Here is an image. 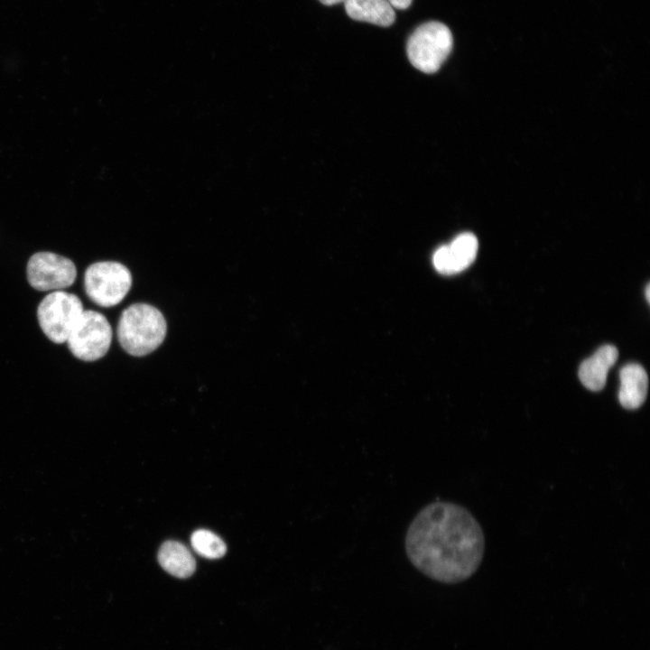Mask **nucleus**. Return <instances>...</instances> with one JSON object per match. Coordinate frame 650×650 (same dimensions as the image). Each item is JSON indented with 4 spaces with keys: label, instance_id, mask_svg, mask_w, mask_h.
<instances>
[{
    "label": "nucleus",
    "instance_id": "obj_1",
    "mask_svg": "<svg viewBox=\"0 0 650 650\" xmlns=\"http://www.w3.org/2000/svg\"><path fill=\"white\" fill-rule=\"evenodd\" d=\"M404 545L409 561L419 571L436 581L453 584L476 572L483 559L485 537L467 508L438 501L415 515Z\"/></svg>",
    "mask_w": 650,
    "mask_h": 650
},
{
    "label": "nucleus",
    "instance_id": "obj_2",
    "mask_svg": "<svg viewBox=\"0 0 650 650\" xmlns=\"http://www.w3.org/2000/svg\"><path fill=\"white\" fill-rule=\"evenodd\" d=\"M116 331L125 351L142 357L154 351L162 343L167 324L157 308L147 303H134L123 311Z\"/></svg>",
    "mask_w": 650,
    "mask_h": 650
},
{
    "label": "nucleus",
    "instance_id": "obj_3",
    "mask_svg": "<svg viewBox=\"0 0 650 650\" xmlns=\"http://www.w3.org/2000/svg\"><path fill=\"white\" fill-rule=\"evenodd\" d=\"M453 38L440 22L421 24L407 41L406 52L412 65L425 73L436 72L451 51Z\"/></svg>",
    "mask_w": 650,
    "mask_h": 650
},
{
    "label": "nucleus",
    "instance_id": "obj_4",
    "mask_svg": "<svg viewBox=\"0 0 650 650\" xmlns=\"http://www.w3.org/2000/svg\"><path fill=\"white\" fill-rule=\"evenodd\" d=\"M132 285V275L124 265L114 261L90 265L84 274L88 298L101 307H112L123 301Z\"/></svg>",
    "mask_w": 650,
    "mask_h": 650
},
{
    "label": "nucleus",
    "instance_id": "obj_5",
    "mask_svg": "<svg viewBox=\"0 0 650 650\" xmlns=\"http://www.w3.org/2000/svg\"><path fill=\"white\" fill-rule=\"evenodd\" d=\"M83 311V304L76 294L60 290L42 300L37 318L48 339L60 344L67 340Z\"/></svg>",
    "mask_w": 650,
    "mask_h": 650
},
{
    "label": "nucleus",
    "instance_id": "obj_6",
    "mask_svg": "<svg viewBox=\"0 0 650 650\" xmlns=\"http://www.w3.org/2000/svg\"><path fill=\"white\" fill-rule=\"evenodd\" d=\"M112 335L107 318L96 311L87 310L83 311L66 342L77 358L95 361L108 351Z\"/></svg>",
    "mask_w": 650,
    "mask_h": 650
},
{
    "label": "nucleus",
    "instance_id": "obj_7",
    "mask_svg": "<svg viewBox=\"0 0 650 650\" xmlns=\"http://www.w3.org/2000/svg\"><path fill=\"white\" fill-rule=\"evenodd\" d=\"M77 276L74 263L51 252H38L27 264V279L38 291H60L73 284Z\"/></svg>",
    "mask_w": 650,
    "mask_h": 650
},
{
    "label": "nucleus",
    "instance_id": "obj_8",
    "mask_svg": "<svg viewBox=\"0 0 650 650\" xmlns=\"http://www.w3.org/2000/svg\"><path fill=\"white\" fill-rule=\"evenodd\" d=\"M478 243L472 233H462L450 245L440 246L433 255L435 269L443 274H454L465 270L475 260Z\"/></svg>",
    "mask_w": 650,
    "mask_h": 650
},
{
    "label": "nucleus",
    "instance_id": "obj_9",
    "mask_svg": "<svg viewBox=\"0 0 650 650\" xmlns=\"http://www.w3.org/2000/svg\"><path fill=\"white\" fill-rule=\"evenodd\" d=\"M618 357V351L615 346L604 345L585 359L579 369V377L583 385L591 391L601 390L605 386L608 372Z\"/></svg>",
    "mask_w": 650,
    "mask_h": 650
},
{
    "label": "nucleus",
    "instance_id": "obj_10",
    "mask_svg": "<svg viewBox=\"0 0 650 650\" xmlns=\"http://www.w3.org/2000/svg\"><path fill=\"white\" fill-rule=\"evenodd\" d=\"M619 378L620 404L627 410L639 408L647 395L648 377L645 370L638 364H627L620 370Z\"/></svg>",
    "mask_w": 650,
    "mask_h": 650
},
{
    "label": "nucleus",
    "instance_id": "obj_11",
    "mask_svg": "<svg viewBox=\"0 0 650 650\" xmlns=\"http://www.w3.org/2000/svg\"><path fill=\"white\" fill-rule=\"evenodd\" d=\"M348 15L360 22L387 27L394 23L395 13L387 0H345Z\"/></svg>",
    "mask_w": 650,
    "mask_h": 650
},
{
    "label": "nucleus",
    "instance_id": "obj_12",
    "mask_svg": "<svg viewBox=\"0 0 650 650\" xmlns=\"http://www.w3.org/2000/svg\"><path fill=\"white\" fill-rule=\"evenodd\" d=\"M160 565L177 578H188L196 569V562L189 549L176 541L162 543L158 552Z\"/></svg>",
    "mask_w": 650,
    "mask_h": 650
},
{
    "label": "nucleus",
    "instance_id": "obj_13",
    "mask_svg": "<svg viewBox=\"0 0 650 650\" xmlns=\"http://www.w3.org/2000/svg\"><path fill=\"white\" fill-rule=\"evenodd\" d=\"M193 550L200 556L208 559H218L226 553L227 546L224 541L214 533L200 529L190 537Z\"/></svg>",
    "mask_w": 650,
    "mask_h": 650
},
{
    "label": "nucleus",
    "instance_id": "obj_14",
    "mask_svg": "<svg viewBox=\"0 0 650 650\" xmlns=\"http://www.w3.org/2000/svg\"><path fill=\"white\" fill-rule=\"evenodd\" d=\"M393 8L404 10L408 8L413 0H387Z\"/></svg>",
    "mask_w": 650,
    "mask_h": 650
},
{
    "label": "nucleus",
    "instance_id": "obj_15",
    "mask_svg": "<svg viewBox=\"0 0 650 650\" xmlns=\"http://www.w3.org/2000/svg\"><path fill=\"white\" fill-rule=\"evenodd\" d=\"M320 2L325 5H332L341 2H345V0H320Z\"/></svg>",
    "mask_w": 650,
    "mask_h": 650
},
{
    "label": "nucleus",
    "instance_id": "obj_16",
    "mask_svg": "<svg viewBox=\"0 0 650 650\" xmlns=\"http://www.w3.org/2000/svg\"><path fill=\"white\" fill-rule=\"evenodd\" d=\"M649 292H650V288H649V285H647L646 288H645V298H646V300H647L648 302H649V297H650Z\"/></svg>",
    "mask_w": 650,
    "mask_h": 650
}]
</instances>
